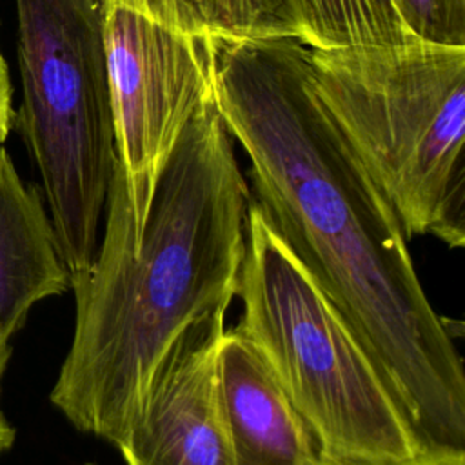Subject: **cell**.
I'll use <instances>...</instances> for the list:
<instances>
[{"instance_id":"3","label":"cell","mask_w":465,"mask_h":465,"mask_svg":"<svg viewBox=\"0 0 465 465\" xmlns=\"http://www.w3.org/2000/svg\"><path fill=\"white\" fill-rule=\"evenodd\" d=\"M312 89L405 234L465 243V45L309 47Z\"/></svg>"},{"instance_id":"8","label":"cell","mask_w":465,"mask_h":465,"mask_svg":"<svg viewBox=\"0 0 465 465\" xmlns=\"http://www.w3.org/2000/svg\"><path fill=\"white\" fill-rule=\"evenodd\" d=\"M220 409L234 465H320L318 443L258 351L225 329L216 354Z\"/></svg>"},{"instance_id":"5","label":"cell","mask_w":465,"mask_h":465,"mask_svg":"<svg viewBox=\"0 0 465 465\" xmlns=\"http://www.w3.org/2000/svg\"><path fill=\"white\" fill-rule=\"evenodd\" d=\"M20 131L73 283L94 262L116 149L105 0H16Z\"/></svg>"},{"instance_id":"14","label":"cell","mask_w":465,"mask_h":465,"mask_svg":"<svg viewBox=\"0 0 465 465\" xmlns=\"http://www.w3.org/2000/svg\"><path fill=\"white\" fill-rule=\"evenodd\" d=\"M11 80H9V71L5 65V60L0 51V147H4V142L13 127L15 120V111L11 105Z\"/></svg>"},{"instance_id":"12","label":"cell","mask_w":465,"mask_h":465,"mask_svg":"<svg viewBox=\"0 0 465 465\" xmlns=\"http://www.w3.org/2000/svg\"><path fill=\"white\" fill-rule=\"evenodd\" d=\"M105 4L134 9L183 33L209 35L211 0H105Z\"/></svg>"},{"instance_id":"6","label":"cell","mask_w":465,"mask_h":465,"mask_svg":"<svg viewBox=\"0 0 465 465\" xmlns=\"http://www.w3.org/2000/svg\"><path fill=\"white\" fill-rule=\"evenodd\" d=\"M104 40L120 171L138 238L160 171L200 104L214 96L211 35L105 4Z\"/></svg>"},{"instance_id":"4","label":"cell","mask_w":465,"mask_h":465,"mask_svg":"<svg viewBox=\"0 0 465 465\" xmlns=\"http://www.w3.org/2000/svg\"><path fill=\"white\" fill-rule=\"evenodd\" d=\"M236 331L311 429L322 461L398 463L429 450L343 314L251 198Z\"/></svg>"},{"instance_id":"1","label":"cell","mask_w":465,"mask_h":465,"mask_svg":"<svg viewBox=\"0 0 465 465\" xmlns=\"http://www.w3.org/2000/svg\"><path fill=\"white\" fill-rule=\"evenodd\" d=\"M214 102L251 160L254 200L343 314L432 449H465V371L391 203L311 82L294 38H213Z\"/></svg>"},{"instance_id":"11","label":"cell","mask_w":465,"mask_h":465,"mask_svg":"<svg viewBox=\"0 0 465 465\" xmlns=\"http://www.w3.org/2000/svg\"><path fill=\"white\" fill-rule=\"evenodd\" d=\"M396 4L416 38L465 45V0H396Z\"/></svg>"},{"instance_id":"7","label":"cell","mask_w":465,"mask_h":465,"mask_svg":"<svg viewBox=\"0 0 465 465\" xmlns=\"http://www.w3.org/2000/svg\"><path fill=\"white\" fill-rule=\"evenodd\" d=\"M227 309L198 318L169 349L114 445L125 465H234L216 387Z\"/></svg>"},{"instance_id":"10","label":"cell","mask_w":465,"mask_h":465,"mask_svg":"<svg viewBox=\"0 0 465 465\" xmlns=\"http://www.w3.org/2000/svg\"><path fill=\"white\" fill-rule=\"evenodd\" d=\"M309 47L381 45L416 40L396 0H305Z\"/></svg>"},{"instance_id":"13","label":"cell","mask_w":465,"mask_h":465,"mask_svg":"<svg viewBox=\"0 0 465 465\" xmlns=\"http://www.w3.org/2000/svg\"><path fill=\"white\" fill-rule=\"evenodd\" d=\"M320 465H465V449H434L425 450L414 460L398 463H334L322 461Z\"/></svg>"},{"instance_id":"16","label":"cell","mask_w":465,"mask_h":465,"mask_svg":"<svg viewBox=\"0 0 465 465\" xmlns=\"http://www.w3.org/2000/svg\"><path fill=\"white\" fill-rule=\"evenodd\" d=\"M85 465H98V463H85Z\"/></svg>"},{"instance_id":"9","label":"cell","mask_w":465,"mask_h":465,"mask_svg":"<svg viewBox=\"0 0 465 465\" xmlns=\"http://www.w3.org/2000/svg\"><path fill=\"white\" fill-rule=\"evenodd\" d=\"M71 289L42 198L22 182L0 147V351L24 325L29 309Z\"/></svg>"},{"instance_id":"15","label":"cell","mask_w":465,"mask_h":465,"mask_svg":"<svg viewBox=\"0 0 465 465\" xmlns=\"http://www.w3.org/2000/svg\"><path fill=\"white\" fill-rule=\"evenodd\" d=\"M9 356H11V349L0 351V380H2V374H4L5 365L9 361ZM13 441H15V429L9 425V421L5 420V416L0 409V452L9 449L13 445Z\"/></svg>"},{"instance_id":"2","label":"cell","mask_w":465,"mask_h":465,"mask_svg":"<svg viewBox=\"0 0 465 465\" xmlns=\"http://www.w3.org/2000/svg\"><path fill=\"white\" fill-rule=\"evenodd\" d=\"M251 198L214 96L165 160L136 242L114 165L102 243L71 283L74 334L49 396L78 430L116 445L178 336L236 298Z\"/></svg>"}]
</instances>
